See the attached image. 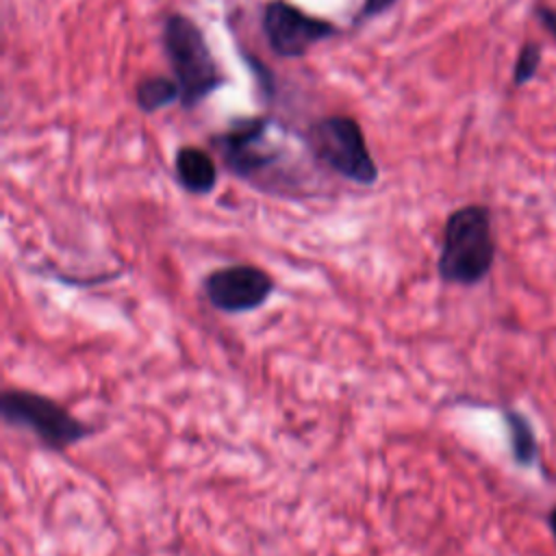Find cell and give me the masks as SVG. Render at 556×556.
I'll list each match as a JSON object with an SVG mask.
<instances>
[{"instance_id": "6da1fadb", "label": "cell", "mask_w": 556, "mask_h": 556, "mask_svg": "<svg viewBox=\"0 0 556 556\" xmlns=\"http://www.w3.org/2000/svg\"><path fill=\"white\" fill-rule=\"evenodd\" d=\"M495 261L491 211L482 204H467L450 213L443 228L437 271L443 282L473 287L482 282Z\"/></svg>"}, {"instance_id": "7a4b0ae2", "label": "cell", "mask_w": 556, "mask_h": 556, "mask_svg": "<svg viewBox=\"0 0 556 556\" xmlns=\"http://www.w3.org/2000/svg\"><path fill=\"white\" fill-rule=\"evenodd\" d=\"M4 424L33 432L41 445L61 452L93 434V428L48 395L9 387L0 397Z\"/></svg>"}, {"instance_id": "3957f363", "label": "cell", "mask_w": 556, "mask_h": 556, "mask_svg": "<svg viewBox=\"0 0 556 556\" xmlns=\"http://www.w3.org/2000/svg\"><path fill=\"white\" fill-rule=\"evenodd\" d=\"M165 50L172 61L185 106L198 104L222 83L202 30L189 17L172 15L167 20Z\"/></svg>"}, {"instance_id": "277c9868", "label": "cell", "mask_w": 556, "mask_h": 556, "mask_svg": "<svg viewBox=\"0 0 556 556\" xmlns=\"http://www.w3.org/2000/svg\"><path fill=\"white\" fill-rule=\"evenodd\" d=\"M311 143L313 152L337 174L358 185L376 182L378 167L354 119L337 115L317 122L311 130Z\"/></svg>"}, {"instance_id": "5b68a950", "label": "cell", "mask_w": 556, "mask_h": 556, "mask_svg": "<svg viewBox=\"0 0 556 556\" xmlns=\"http://www.w3.org/2000/svg\"><path fill=\"white\" fill-rule=\"evenodd\" d=\"M202 287L213 308L224 313H250L267 302L276 282L263 267L237 263L213 269Z\"/></svg>"}, {"instance_id": "8992f818", "label": "cell", "mask_w": 556, "mask_h": 556, "mask_svg": "<svg viewBox=\"0 0 556 556\" xmlns=\"http://www.w3.org/2000/svg\"><path fill=\"white\" fill-rule=\"evenodd\" d=\"M263 28L271 50L280 56H302L317 41L334 33L328 22L311 17L282 0L269 2L265 7Z\"/></svg>"}, {"instance_id": "52a82bcc", "label": "cell", "mask_w": 556, "mask_h": 556, "mask_svg": "<svg viewBox=\"0 0 556 556\" xmlns=\"http://www.w3.org/2000/svg\"><path fill=\"white\" fill-rule=\"evenodd\" d=\"M265 119H243L226 130L217 143L222 146L224 163L239 176H252L267 167L276 156L258 143L263 141Z\"/></svg>"}, {"instance_id": "ba28073f", "label": "cell", "mask_w": 556, "mask_h": 556, "mask_svg": "<svg viewBox=\"0 0 556 556\" xmlns=\"http://www.w3.org/2000/svg\"><path fill=\"white\" fill-rule=\"evenodd\" d=\"M176 178L191 193H208L217 182V167L204 150L180 148L176 152Z\"/></svg>"}, {"instance_id": "9c48e42d", "label": "cell", "mask_w": 556, "mask_h": 556, "mask_svg": "<svg viewBox=\"0 0 556 556\" xmlns=\"http://www.w3.org/2000/svg\"><path fill=\"white\" fill-rule=\"evenodd\" d=\"M506 426H508V437H510V452L513 458L519 467H530L536 460L539 445H536V434L526 415L519 410H506L504 413Z\"/></svg>"}, {"instance_id": "30bf717a", "label": "cell", "mask_w": 556, "mask_h": 556, "mask_svg": "<svg viewBox=\"0 0 556 556\" xmlns=\"http://www.w3.org/2000/svg\"><path fill=\"white\" fill-rule=\"evenodd\" d=\"M180 93L178 83L165 76H150L137 85V102L143 111H156Z\"/></svg>"}, {"instance_id": "8fae6325", "label": "cell", "mask_w": 556, "mask_h": 556, "mask_svg": "<svg viewBox=\"0 0 556 556\" xmlns=\"http://www.w3.org/2000/svg\"><path fill=\"white\" fill-rule=\"evenodd\" d=\"M541 59H543L541 46L536 41H526L515 59V65H513V85L521 87V85L530 83L536 76Z\"/></svg>"}, {"instance_id": "7c38bea8", "label": "cell", "mask_w": 556, "mask_h": 556, "mask_svg": "<svg viewBox=\"0 0 556 556\" xmlns=\"http://www.w3.org/2000/svg\"><path fill=\"white\" fill-rule=\"evenodd\" d=\"M541 26L549 33V37L556 41V9L554 7H547V4H539L534 9Z\"/></svg>"}, {"instance_id": "4fadbf2b", "label": "cell", "mask_w": 556, "mask_h": 556, "mask_svg": "<svg viewBox=\"0 0 556 556\" xmlns=\"http://www.w3.org/2000/svg\"><path fill=\"white\" fill-rule=\"evenodd\" d=\"M393 0H365V7L361 11V17H369V15H376V13H382Z\"/></svg>"}, {"instance_id": "5bb4252c", "label": "cell", "mask_w": 556, "mask_h": 556, "mask_svg": "<svg viewBox=\"0 0 556 556\" xmlns=\"http://www.w3.org/2000/svg\"><path fill=\"white\" fill-rule=\"evenodd\" d=\"M549 530H552V534L556 539V508L549 513Z\"/></svg>"}]
</instances>
